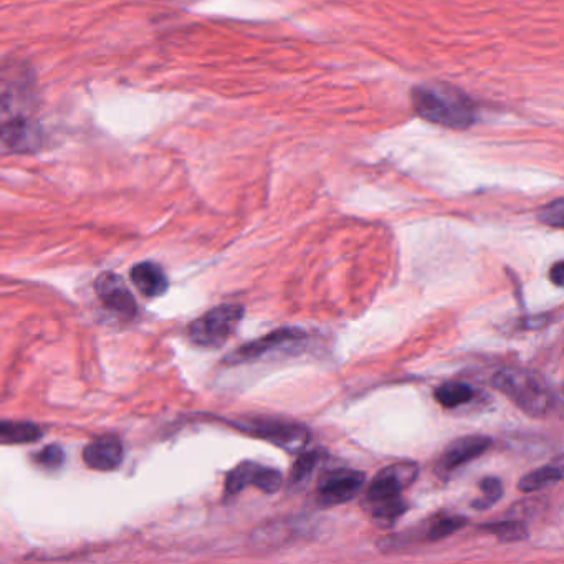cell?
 <instances>
[{
	"mask_svg": "<svg viewBox=\"0 0 564 564\" xmlns=\"http://www.w3.org/2000/svg\"><path fill=\"white\" fill-rule=\"evenodd\" d=\"M417 115L435 125L465 130L475 123V106L469 96L449 88L417 87L412 91Z\"/></svg>",
	"mask_w": 564,
	"mask_h": 564,
	"instance_id": "4",
	"label": "cell"
},
{
	"mask_svg": "<svg viewBox=\"0 0 564 564\" xmlns=\"http://www.w3.org/2000/svg\"><path fill=\"white\" fill-rule=\"evenodd\" d=\"M39 427L30 422L0 421V444H29L40 439Z\"/></svg>",
	"mask_w": 564,
	"mask_h": 564,
	"instance_id": "17",
	"label": "cell"
},
{
	"mask_svg": "<svg viewBox=\"0 0 564 564\" xmlns=\"http://www.w3.org/2000/svg\"><path fill=\"white\" fill-rule=\"evenodd\" d=\"M480 528L503 543H517V541L526 540L530 535L525 523L521 521H498V523H487Z\"/></svg>",
	"mask_w": 564,
	"mask_h": 564,
	"instance_id": "18",
	"label": "cell"
},
{
	"mask_svg": "<svg viewBox=\"0 0 564 564\" xmlns=\"http://www.w3.org/2000/svg\"><path fill=\"white\" fill-rule=\"evenodd\" d=\"M550 280L555 283L556 287L561 288L564 285V262L563 260H558V262L551 267L550 270Z\"/></svg>",
	"mask_w": 564,
	"mask_h": 564,
	"instance_id": "24",
	"label": "cell"
},
{
	"mask_svg": "<svg viewBox=\"0 0 564 564\" xmlns=\"http://www.w3.org/2000/svg\"><path fill=\"white\" fill-rule=\"evenodd\" d=\"M35 460H37V464L42 465L45 469H58L65 462V452L58 445H48L44 450H40L39 454L35 455Z\"/></svg>",
	"mask_w": 564,
	"mask_h": 564,
	"instance_id": "23",
	"label": "cell"
},
{
	"mask_svg": "<svg viewBox=\"0 0 564 564\" xmlns=\"http://www.w3.org/2000/svg\"><path fill=\"white\" fill-rule=\"evenodd\" d=\"M320 452L318 450H302L297 462L293 464L292 474H290V485H300L306 478L313 474L316 465L320 462Z\"/></svg>",
	"mask_w": 564,
	"mask_h": 564,
	"instance_id": "20",
	"label": "cell"
},
{
	"mask_svg": "<svg viewBox=\"0 0 564 564\" xmlns=\"http://www.w3.org/2000/svg\"><path fill=\"white\" fill-rule=\"evenodd\" d=\"M492 447V439L487 435H465L460 439L454 440L447 449L442 452L439 462L435 465V472L442 478L454 474L455 470L462 465L469 464L472 460L478 459Z\"/></svg>",
	"mask_w": 564,
	"mask_h": 564,
	"instance_id": "9",
	"label": "cell"
},
{
	"mask_svg": "<svg viewBox=\"0 0 564 564\" xmlns=\"http://www.w3.org/2000/svg\"><path fill=\"white\" fill-rule=\"evenodd\" d=\"M364 483H366V475L359 470H330L318 482L316 502L323 508L351 502L363 490Z\"/></svg>",
	"mask_w": 564,
	"mask_h": 564,
	"instance_id": "7",
	"label": "cell"
},
{
	"mask_svg": "<svg viewBox=\"0 0 564 564\" xmlns=\"http://www.w3.org/2000/svg\"><path fill=\"white\" fill-rule=\"evenodd\" d=\"M39 105V80L22 58L0 60V125L30 120Z\"/></svg>",
	"mask_w": 564,
	"mask_h": 564,
	"instance_id": "1",
	"label": "cell"
},
{
	"mask_svg": "<svg viewBox=\"0 0 564 564\" xmlns=\"http://www.w3.org/2000/svg\"><path fill=\"white\" fill-rule=\"evenodd\" d=\"M83 460L90 469L98 472L115 470L123 460V445L115 435H105L93 440L83 450Z\"/></svg>",
	"mask_w": 564,
	"mask_h": 564,
	"instance_id": "13",
	"label": "cell"
},
{
	"mask_svg": "<svg viewBox=\"0 0 564 564\" xmlns=\"http://www.w3.org/2000/svg\"><path fill=\"white\" fill-rule=\"evenodd\" d=\"M469 520L459 515H444L439 517L432 523L431 528L427 531V538L432 541L442 540L447 536L454 535L457 531L462 530Z\"/></svg>",
	"mask_w": 564,
	"mask_h": 564,
	"instance_id": "19",
	"label": "cell"
},
{
	"mask_svg": "<svg viewBox=\"0 0 564 564\" xmlns=\"http://www.w3.org/2000/svg\"><path fill=\"white\" fill-rule=\"evenodd\" d=\"M419 467L414 462H397L379 470L369 483L366 503L373 520L381 526H391L407 512L402 493L416 482Z\"/></svg>",
	"mask_w": 564,
	"mask_h": 564,
	"instance_id": "2",
	"label": "cell"
},
{
	"mask_svg": "<svg viewBox=\"0 0 564 564\" xmlns=\"http://www.w3.org/2000/svg\"><path fill=\"white\" fill-rule=\"evenodd\" d=\"M550 315L533 316L523 321V328L526 330H536V328H545L550 323Z\"/></svg>",
	"mask_w": 564,
	"mask_h": 564,
	"instance_id": "25",
	"label": "cell"
},
{
	"mask_svg": "<svg viewBox=\"0 0 564 564\" xmlns=\"http://www.w3.org/2000/svg\"><path fill=\"white\" fill-rule=\"evenodd\" d=\"M561 480H563V467H561V462H558L556 465L551 464L540 467V469L533 470L525 477H521L520 482H518V488H520L521 492L531 493L548 487V485L560 483Z\"/></svg>",
	"mask_w": 564,
	"mask_h": 564,
	"instance_id": "16",
	"label": "cell"
},
{
	"mask_svg": "<svg viewBox=\"0 0 564 564\" xmlns=\"http://www.w3.org/2000/svg\"><path fill=\"white\" fill-rule=\"evenodd\" d=\"M44 144V130L42 126L32 121V118L0 125V153L2 154L37 153Z\"/></svg>",
	"mask_w": 564,
	"mask_h": 564,
	"instance_id": "10",
	"label": "cell"
},
{
	"mask_svg": "<svg viewBox=\"0 0 564 564\" xmlns=\"http://www.w3.org/2000/svg\"><path fill=\"white\" fill-rule=\"evenodd\" d=\"M131 280H133L139 292L143 293L144 297H161V295L168 292V277H166L163 268L156 265V263H138L131 270Z\"/></svg>",
	"mask_w": 564,
	"mask_h": 564,
	"instance_id": "14",
	"label": "cell"
},
{
	"mask_svg": "<svg viewBox=\"0 0 564 564\" xmlns=\"http://www.w3.org/2000/svg\"><path fill=\"white\" fill-rule=\"evenodd\" d=\"M305 336V331L298 330V328H278V330L262 336L259 340L250 341L247 345L235 349L234 353L229 354L224 359V363L232 364V366L234 364L250 363V361H255V359L263 358L270 351L305 340Z\"/></svg>",
	"mask_w": 564,
	"mask_h": 564,
	"instance_id": "11",
	"label": "cell"
},
{
	"mask_svg": "<svg viewBox=\"0 0 564 564\" xmlns=\"http://www.w3.org/2000/svg\"><path fill=\"white\" fill-rule=\"evenodd\" d=\"M563 212H564V201L561 197H558L556 201L551 202L548 206L541 209L540 217L541 222L550 227H555V229H561L563 227Z\"/></svg>",
	"mask_w": 564,
	"mask_h": 564,
	"instance_id": "22",
	"label": "cell"
},
{
	"mask_svg": "<svg viewBox=\"0 0 564 564\" xmlns=\"http://www.w3.org/2000/svg\"><path fill=\"white\" fill-rule=\"evenodd\" d=\"M480 490H482L483 495L472 503V507L475 510H488L503 497L502 480L497 477H485L480 482Z\"/></svg>",
	"mask_w": 564,
	"mask_h": 564,
	"instance_id": "21",
	"label": "cell"
},
{
	"mask_svg": "<svg viewBox=\"0 0 564 564\" xmlns=\"http://www.w3.org/2000/svg\"><path fill=\"white\" fill-rule=\"evenodd\" d=\"M493 388L507 396L520 411L531 417H545L556 406L553 388L533 369L505 368L492 379Z\"/></svg>",
	"mask_w": 564,
	"mask_h": 564,
	"instance_id": "3",
	"label": "cell"
},
{
	"mask_svg": "<svg viewBox=\"0 0 564 564\" xmlns=\"http://www.w3.org/2000/svg\"><path fill=\"white\" fill-rule=\"evenodd\" d=\"M254 485L263 493L273 495L283 487V475L278 470L263 467L255 462H242L230 470L225 478V497H235L245 487Z\"/></svg>",
	"mask_w": 564,
	"mask_h": 564,
	"instance_id": "8",
	"label": "cell"
},
{
	"mask_svg": "<svg viewBox=\"0 0 564 564\" xmlns=\"http://www.w3.org/2000/svg\"><path fill=\"white\" fill-rule=\"evenodd\" d=\"M95 290L101 303L108 310L128 318H134L138 313V305L134 302L133 293L115 273L106 272L100 275L96 280Z\"/></svg>",
	"mask_w": 564,
	"mask_h": 564,
	"instance_id": "12",
	"label": "cell"
},
{
	"mask_svg": "<svg viewBox=\"0 0 564 564\" xmlns=\"http://www.w3.org/2000/svg\"><path fill=\"white\" fill-rule=\"evenodd\" d=\"M475 396V389L470 384L462 383V381H450V383L442 384L435 389V401L445 409H455V407L469 404Z\"/></svg>",
	"mask_w": 564,
	"mask_h": 564,
	"instance_id": "15",
	"label": "cell"
},
{
	"mask_svg": "<svg viewBox=\"0 0 564 564\" xmlns=\"http://www.w3.org/2000/svg\"><path fill=\"white\" fill-rule=\"evenodd\" d=\"M234 426L245 434L252 435L255 439L287 450L290 454H300L310 444L311 434L308 427L298 422L282 421V419H249V421L234 422Z\"/></svg>",
	"mask_w": 564,
	"mask_h": 564,
	"instance_id": "6",
	"label": "cell"
},
{
	"mask_svg": "<svg viewBox=\"0 0 564 564\" xmlns=\"http://www.w3.org/2000/svg\"><path fill=\"white\" fill-rule=\"evenodd\" d=\"M244 313V306L237 303L216 306L207 311L206 315L192 321L189 326V338L194 345L202 348H220L234 335L244 318Z\"/></svg>",
	"mask_w": 564,
	"mask_h": 564,
	"instance_id": "5",
	"label": "cell"
}]
</instances>
